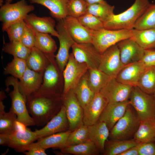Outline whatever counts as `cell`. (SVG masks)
<instances>
[{
  "mask_svg": "<svg viewBox=\"0 0 155 155\" xmlns=\"http://www.w3.org/2000/svg\"><path fill=\"white\" fill-rule=\"evenodd\" d=\"M61 98L36 93L26 98V105L35 125L45 126L60 111L63 104Z\"/></svg>",
  "mask_w": 155,
  "mask_h": 155,
  "instance_id": "6da1fadb",
  "label": "cell"
},
{
  "mask_svg": "<svg viewBox=\"0 0 155 155\" xmlns=\"http://www.w3.org/2000/svg\"><path fill=\"white\" fill-rule=\"evenodd\" d=\"M150 4L149 0H135L127 9L120 14H114L104 23V28L111 30L133 29L136 21Z\"/></svg>",
  "mask_w": 155,
  "mask_h": 155,
  "instance_id": "7a4b0ae2",
  "label": "cell"
},
{
  "mask_svg": "<svg viewBox=\"0 0 155 155\" xmlns=\"http://www.w3.org/2000/svg\"><path fill=\"white\" fill-rule=\"evenodd\" d=\"M17 79L12 76L7 78L5 84L7 86L6 90L8 91V86L13 87V90L9 94L11 100L10 111L17 116V121L27 127L35 125L32 118L30 115L26 105V97L21 92Z\"/></svg>",
  "mask_w": 155,
  "mask_h": 155,
  "instance_id": "3957f363",
  "label": "cell"
},
{
  "mask_svg": "<svg viewBox=\"0 0 155 155\" xmlns=\"http://www.w3.org/2000/svg\"><path fill=\"white\" fill-rule=\"evenodd\" d=\"M141 121L135 111L129 104L124 115L110 131L109 139L119 140L133 139Z\"/></svg>",
  "mask_w": 155,
  "mask_h": 155,
  "instance_id": "277c9868",
  "label": "cell"
},
{
  "mask_svg": "<svg viewBox=\"0 0 155 155\" xmlns=\"http://www.w3.org/2000/svg\"><path fill=\"white\" fill-rule=\"evenodd\" d=\"M131 36V30H111L103 28L92 31V43L100 54L120 41Z\"/></svg>",
  "mask_w": 155,
  "mask_h": 155,
  "instance_id": "5b68a950",
  "label": "cell"
},
{
  "mask_svg": "<svg viewBox=\"0 0 155 155\" xmlns=\"http://www.w3.org/2000/svg\"><path fill=\"white\" fill-rule=\"evenodd\" d=\"M34 9V6L28 4L26 0H20L13 3H5L0 8L2 31L5 32L10 25L24 20L28 13Z\"/></svg>",
  "mask_w": 155,
  "mask_h": 155,
  "instance_id": "8992f818",
  "label": "cell"
},
{
  "mask_svg": "<svg viewBox=\"0 0 155 155\" xmlns=\"http://www.w3.org/2000/svg\"><path fill=\"white\" fill-rule=\"evenodd\" d=\"M130 104L141 120L155 118V99L137 86L133 87L129 98Z\"/></svg>",
  "mask_w": 155,
  "mask_h": 155,
  "instance_id": "52a82bcc",
  "label": "cell"
},
{
  "mask_svg": "<svg viewBox=\"0 0 155 155\" xmlns=\"http://www.w3.org/2000/svg\"><path fill=\"white\" fill-rule=\"evenodd\" d=\"M46 55L50 63L44 71L41 86L36 93L49 97H60V94L56 89L60 80L59 72L61 71L55 59L54 54Z\"/></svg>",
  "mask_w": 155,
  "mask_h": 155,
  "instance_id": "ba28073f",
  "label": "cell"
},
{
  "mask_svg": "<svg viewBox=\"0 0 155 155\" xmlns=\"http://www.w3.org/2000/svg\"><path fill=\"white\" fill-rule=\"evenodd\" d=\"M88 69L86 64L77 61L72 53L70 54L68 62L63 71L64 84L63 96L76 87Z\"/></svg>",
  "mask_w": 155,
  "mask_h": 155,
  "instance_id": "9c48e42d",
  "label": "cell"
},
{
  "mask_svg": "<svg viewBox=\"0 0 155 155\" xmlns=\"http://www.w3.org/2000/svg\"><path fill=\"white\" fill-rule=\"evenodd\" d=\"M69 124V130L72 131L83 124V109L80 104L73 89L62 96Z\"/></svg>",
  "mask_w": 155,
  "mask_h": 155,
  "instance_id": "30bf717a",
  "label": "cell"
},
{
  "mask_svg": "<svg viewBox=\"0 0 155 155\" xmlns=\"http://www.w3.org/2000/svg\"><path fill=\"white\" fill-rule=\"evenodd\" d=\"M124 66L121 59L119 49L116 44L101 54L98 69L111 77L116 78Z\"/></svg>",
  "mask_w": 155,
  "mask_h": 155,
  "instance_id": "8fae6325",
  "label": "cell"
},
{
  "mask_svg": "<svg viewBox=\"0 0 155 155\" xmlns=\"http://www.w3.org/2000/svg\"><path fill=\"white\" fill-rule=\"evenodd\" d=\"M71 48L72 53L77 61L86 64L88 69H98L101 54L92 43H79L75 42Z\"/></svg>",
  "mask_w": 155,
  "mask_h": 155,
  "instance_id": "7c38bea8",
  "label": "cell"
},
{
  "mask_svg": "<svg viewBox=\"0 0 155 155\" xmlns=\"http://www.w3.org/2000/svg\"><path fill=\"white\" fill-rule=\"evenodd\" d=\"M59 36V48L55 56L56 61L61 72H63L68 62L70 48L75 42L64 27L62 20L58 21L56 26Z\"/></svg>",
  "mask_w": 155,
  "mask_h": 155,
  "instance_id": "4fadbf2b",
  "label": "cell"
},
{
  "mask_svg": "<svg viewBox=\"0 0 155 155\" xmlns=\"http://www.w3.org/2000/svg\"><path fill=\"white\" fill-rule=\"evenodd\" d=\"M133 87L112 78L100 92L108 102H121L129 100Z\"/></svg>",
  "mask_w": 155,
  "mask_h": 155,
  "instance_id": "5bb4252c",
  "label": "cell"
},
{
  "mask_svg": "<svg viewBox=\"0 0 155 155\" xmlns=\"http://www.w3.org/2000/svg\"><path fill=\"white\" fill-rule=\"evenodd\" d=\"M64 27L76 43H92V30L84 27L77 18L69 16L62 20Z\"/></svg>",
  "mask_w": 155,
  "mask_h": 155,
  "instance_id": "9a60e30c",
  "label": "cell"
},
{
  "mask_svg": "<svg viewBox=\"0 0 155 155\" xmlns=\"http://www.w3.org/2000/svg\"><path fill=\"white\" fill-rule=\"evenodd\" d=\"M69 127L65 108L63 104L59 112L44 127L36 129L34 132L38 138L63 132L69 129Z\"/></svg>",
  "mask_w": 155,
  "mask_h": 155,
  "instance_id": "2e32d148",
  "label": "cell"
},
{
  "mask_svg": "<svg viewBox=\"0 0 155 155\" xmlns=\"http://www.w3.org/2000/svg\"><path fill=\"white\" fill-rule=\"evenodd\" d=\"M117 44L121 61L124 65L141 60L144 50L131 38L123 40Z\"/></svg>",
  "mask_w": 155,
  "mask_h": 155,
  "instance_id": "e0dca14e",
  "label": "cell"
},
{
  "mask_svg": "<svg viewBox=\"0 0 155 155\" xmlns=\"http://www.w3.org/2000/svg\"><path fill=\"white\" fill-rule=\"evenodd\" d=\"M44 73L36 72L27 67L18 83L20 90L26 98L39 90L42 83Z\"/></svg>",
  "mask_w": 155,
  "mask_h": 155,
  "instance_id": "ac0fdd59",
  "label": "cell"
},
{
  "mask_svg": "<svg viewBox=\"0 0 155 155\" xmlns=\"http://www.w3.org/2000/svg\"><path fill=\"white\" fill-rule=\"evenodd\" d=\"M129 104V100L121 102H108L98 121L104 122L110 131L124 115Z\"/></svg>",
  "mask_w": 155,
  "mask_h": 155,
  "instance_id": "d6986e66",
  "label": "cell"
},
{
  "mask_svg": "<svg viewBox=\"0 0 155 155\" xmlns=\"http://www.w3.org/2000/svg\"><path fill=\"white\" fill-rule=\"evenodd\" d=\"M108 103L100 92L95 93L91 102L83 109V124L89 126L97 122Z\"/></svg>",
  "mask_w": 155,
  "mask_h": 155,
  "instance_id": "ffe728a7",
  "label": "cell"
},
{
  "mask_svg": "<svg viewBox=\"0 0 155 155\" xmlns=\"http://www.w3.org/2000/svg\"><path fill=\"white\" fill-rule=\"evenodd\" d=\"M38 137L35 132L26 127L25 129L16 130L9 135L7 146L17 152H24L28 145L34 142Z\"/></svg>",
  "mask_w": 155,
  "mask_h": 155,
  "instance_id": "44dd1931",
  "label": "cell"
},
{
  "mask_svg": "<svg viewBox=\"0 0 155 155\" xmlns=\"http://www.w3.org/2000/svg\"><path fill=\"white\" fill-rule=\"evenodd\" d=\"M24 20L34 32L50 34L57 38L59 36L55 28V21L50 17H40L32 13L28 14Z\"/></svg>",
  "mask_w": 155,
  "mask_h": 155,
  "instance_id": "7402d4cb",
  "label": "cell"
},
{
  "mask_svg": "<svg viewBox=\"0 0 155 155\" xmlns=\"http://www.w3.org/2000/svg\"><path fill=\"white\" fill-rule=\"evenodd\" d=\"M146 68L141 61L125 65L119 72L116 79L123 84L137 86L140 78Z\"/></svg>",
  "mask_w": 155,
  "mask_h": 155,
  "instance_id": "603a6c76",
  "label": "cell"
},
{
  "mask_svg": "<svg viewBox=\"0 0 155 155\" xmlns=\"http://www.w3.org/2000/svg\"><path fill=\"white\" fill-rule=\"evenodd\" d=\"M88 127L89 139L94 142L100 152L103 154L110 130L104 122L99 121Z\"/></svg>",
  "mask_w": 155,
  "mask_h": 155,
  "instance_id": "cb8c5ba5",
  "label": "cell"
},
{
  "mask_svg": "<svg viewBox=\"0 0 155 155\" xmlns=\"http://www.w3.org/2000/svg\"><path fill=\"white\" fill-rule=\"evenodd\" d=\"M31 4L44 6L50 11L51 16L58 21L68 16L67 6L68 0H28Z\"/></svg>",
  "mask_w": 155,
  "mask_h": 155,
  "instance_id": "d4e9b609",
  "label": "cell"
},
{
  "mask_svg": "<svg viewBox=\"0 0 155 155\" xmlns=\"http://www.w3.org/2000/svg\"><path fill=\"white\" fill-rule=\"evenodd\" d=\"M133 138L137 144L155 142V118L141 120Z\"/></svg>",
  "mask_w": 155,
  "mask_h": 155,
  "instance_id": "484cf974",
  "label": "cell"
},
{
  "mask_svg": "<svg viewBox=\"0 0 155 155\" xmlns=\"http://www.w3.org/2000/svg\"><path fill=\"white\" fill-rule=\"evenodd\" d=\"M71 131L69 130L38 138L37 142L45 150L51 148L61 149L67 146V139Z\"/></svg>",
  "mask_w": 155,
  "mask_h": 155,
  "instance_id": "4316f807",
  "label": "cell"
},
{
  "mask_svg": "<svg viewBox=\"0 0 155 155\" xmlns=\"http://www.w3.org/2000/svg\"><path fill=\"white\" fill-rule=\"evenodd\" d=\"M26 61L28 68L39 73H44L50 63L47 55L35 47L31 49Z\"/></svg>",
  "mask_w": 155,
  "mask_h": 155,
  "instance_id": "83f0119b",
  "label": "cell"
},
{
  "mask_svg": "<svg viewBox=\"0 0 155 155\" xmlns=\"http://www.w3.org/2000/svg\"><path fill=\"white\" fill-rule=\"evenodd\" d=\"M88 73L87 72L83 76L78 84L73 89L81 106L83 109L90 103L95 93L90 89L88 84Z\"/></svg>",
  "mask_w": 155,
  "mask_h": 155,
  "instance_id": "f1b7e54d",
  "label": "cell"
},
{
  "mask_svg": "<svg viewBox=\"0 0 155 155\" xmlns=\"http://www.w3.org/2000/svg\"><path fill=\"white\" fill-rule=\"evenodd\" d=\"M130 38L135 41L143 50L155 48V29L131 30Z\"/></svg>",
  "mask_w": 155,
  "mask_h": 155,
  "instance_id": "f546056e",
  "label": "cell"
},
{
  "mask_svg": "<svg viewBox=\"0 0 155 155\" xmlns=\"http://www.w3.org/2000/svg\"><path fill=\"white\" fill-rule=\"evenodd\" d=\"M138 144L133 138L128 140L109 139L105 142L104 155H119L129 148Z\"/></svg>",
  "mask_w": 155,
  "mask_h": 155,
  "instance_id": "4dcf8cb0",
  "label": "cell"
},
{
  "mask_svg": "<svg viewBox=\"0 0 155 155\" xmlns=\"http://www.w3.org/2000/svg\"><path fill=\"white\" fill-rule=\"evenodd\" d=\"M88 84L95 93L100 92L112 78L98 69H88Z\"/></svg>",
  "mask_w": 155,
  "mask_h": 155,
  "instance_id": "1f68e13d",
  "label": "cell"
},
{
  "mask_svg": "<svg viewBox=\"0 0 155 155\" xmlns=\"http://www.w3.org/2000/svg\"><path fill=\"white\" fill-rule=\"evenodd\" d=\"M5 106L0 101V134H10L16 130L17 116L13 112H6Z\"/></svg>",
  "mask_w": 155,
  "mask_h": 155,
  "instance_id": "d6a6232c",
  "label": "cell"
},
{
  "mask_svg": "<svg viewBox=\"0 0 155 155\" xmlns=\"http://www.w3.org/2000/svg\"><path fill=\"white\" fill-rule=\"evenodd\" d=\"M115 6L103 3L88 5L87 12L93 15L104 23L108 21L114 14Z\"/></svg>",
  "mask_w": 155,
  "mask_h": 155,
  "instance_id": "836d02e7",
  "label": "cell"
},
{
  "mask_svg": "<svg viewBox=\"0 0 155 155\" xmlns=\"http://www.w3.org/2000/svg\"><path fill=\"white\" fill-rule=\"evenodd\" d=\"M34 47L46 55L54 54L57 49L55 40L49 34L34 32Z\"/></svg>",
  "mask_w": 155,
  "mask_h": 155,
  "instance_id": "e575fe53",
  "label": "cell"
},
{
  "mask_svg": "<svg viewBox=\"0 0 155 155\" xmlns=\"http://www.w3.org/2000/svg\"><path fill=\"white\" fill-rule=\"evenodd\" d=\"M61 150L63 154L76 155H98L100 153L95 144L90 140L81 144L67 146Z\"/></svg>",
  "mask_w": 155,
  "mask_h": 155,
  "instance_id": "d590c367",
  "label": "cell"
},
{
  "mask_svg": "<svg viewBox=\"0 0 155 155\" xmlns=\"http://www.w3.org/2000/svg\"><path fill=\"white\" fill-rule=\"evenodd\" d=\"M137 86L146 93L153 94L155 91V67L145 68L140 78Z\"/></svg>",
  "mask_w": 155,
  "mask_h": 155,
  "instance_id": "8d00e7d4",
  "label": "cell"
},
{
  "mask_svg": "<svg viewBox=\"0 0 155 155\" xmlns=\"http://www.w3.org/2000/svg\"><path fill=\"white\" fill-rule=\"evenodd\" d=\"M134 29H155V4H150L135 23Z\"/></svg>",
  "mask_w": 155,
  "mask_h": 155,
  "instance_id": "74e56055",
  "label": "cell"
},
{
  "mask_svg": "<svg viewBox=\"0 0 155 155\" xmlns=\"http://www.w3.org/2000/svg\"><path fill=\"white\" fill-rule=\"evenodd\" d=\"M3 51L13 57L26 60L30 53L31 49L26 47L20 41H15L5 43Z\"/></svg>",
  "mask_w": 155,
  "mask_h": 155,
  "instance_id": "f35d334b",
  "label": "cell"
},
{
  "mask_svg": "<svg viewBox=\"0 0 155 155\" xmlns=\"http://www.w3.org/2000/svg\"><path fill=\"white\" fill-rule=\"evenodd\" d=\"M27 67L26 60L13 57L12 61L4 68L3 73L5 75L10 74L14 78L20 80Z\"/></svg>",
  "mask_w": 155,
  "mask_h": 155,
  "instance_id": "ab89813d",
  "label": "cell"
},
{
  "mask_svg": "<svg viewBox=\"0 0 155 155\" xmlns=\"http://www.w3.org/2000/svg\"><path fill=\"white\" fill-rule=\"evenodd\" d=\"M89 140L88 126L83 124L71 131L67 139V146L81 144Z\"/></svg>",
  "mask_w": 155,
  "mask_h": 155,
  "instance_id": "60d3db41",
  "label": "cell"
},
{
  "mask_svg": "<svg viewBox=\"0 0 155 155\" xmlns=\"http://www.w3.org/2000/svg\"><path fill=\"white\" fill-rule=\"evenodd\" d=\"M88 6L84 0H68L67 6L68 16L77 18L87 12Z\"/></svg>",
  "mask_w": 155,
  "mask_h": 155,
  "instance_id": "b9f144b4",
  "label": "cell"
},
{
  "mask_svg": "<svg viewBox=\"0 0 155 155\" xmlns=\"http://www.w3.org/2000/svg\"><path fill=\"white\" fill-rule=\"evenodd\" d=\"M26 23L24 20L13 24L5 30L10 42L20 41L24 32Z\"/></svg>",
  "mask_w": 155,
  "mask_h": 155,
  "instance_id": "7bdbcfd3",
  "label": "cell"
},
{
  "mask_svg": "<svg viewBox=\"0 0 155 155\" xmlns=\"http://www.w3.org/2000/svg\"><path fill=\"white\" fill-rule=\"evenodd\" d=\"M77 19L82 25L90 30H98L104 28V23L89 13L87 12Z\"/></svg>",
  "mask_w": 155,
  "mask_h": 155,
  "instance_id": "ee69618b",
  "label": "cell"
},
{
  "mask_svg": "<svg viewBox=\"0 0 155 155\" xmlns=\"http://www.w3.org/2000/svg\"><path fill=\"white\" fill-rule=\"evenodd\" d=\"M35 38L34 32L26 24L24 32L20 41L26 47L31 49L34 47Z\"/></svg>",
  "mask_w": 155,
  "mask_h": 155,
  "instance_id": "f6af8a7d",
  "label": "cell"
},
{
  "mask_svg": "<svg viewBox=\"0 0 155 155\" xmlns=\"http://www.w3.org/2000/svg\"><path fill=\"white\" fill-rule=\"evenodd\" d=\"M141 61L146 68L155 67V50L151 49L144 50L143 55Z\"/></svg>",
  "mask_w": 155,
  "mask_h": 155,
  "instance_id": "bcb514c9",
  "label": "cell"
},
{
  "mask_svg": "<svg viewBox=\"0 0 155 155\" xmlns=\"http://www.w3.org/2000/svg\"><path fill=\"white\" fill-rule=\"evenodd\" d=\"M45 150L38 142H33L28 145L23 153L26 155H46Z\"/></svg>",
  "mask_w": 155,
  "mask_h": 155,
  "instance_id": "7dc6e473",
  "label": "cell"
},
{
  "mask_svg": "<svg viewBox=\"0 0 155 155\" xmlns=\"http://www.w3.org/2000/svg\"><path fill=\"white\" fill-rule=\"evenodd\" d=\"M137 146L139 155H155V142L138 144Z\"/></svg>",
  "mask_w": 155,
  "mask_h": 155,
  "instance_id": "c3c4849f",
  "label": "cell"
},
{
  "mask_svg": "<svg viewBox=\"0 0 155 155\" xmlns=\"http://www.w3.org/2000/svg\"><path fill=\"white\" fill-rule=\"evenodd\" d=\"M119 155H139L137 145L129 148Z\"/></svg>",
  "mask_w": 155,
  "mask_h": 155,
  "instance_id": "681fc988",
  "label": "cell"
},
{
  "mask_svg": "<svg viewBox=\"0 0 155 155\" xmlns=\"http://www.w3.org/2000/svg\"><path fill=\"white\" fill-rule=\"evenodd\" d=\"M9 135L8 134H0V144L3 146H7L9 142Z\"/></svg>",
  "mask_w": 155,
  "mask_h": 155,
  "instance_id": "f907efd6",
  "label": "cell"
},
{
  "mask_svg": "<svg viewBox=\"0 0 155 155\" xmlns=\"http://www.w3.org/2000/svg\"><path fill=\"white\" fill-rule=\"evenodd\" d=\"M88 4L91 5L97 3H102L104 2V0H84Z\"/></svg>",
  "mask_w": 155,
  "mask_h": 155,
  "instance_id": "816d5d0a",
  "label": "cell"
},
{
  "mask_svg": "<svg viewBox=\"0 0 155 155\" xmlns=\"http://www.w3.org/2000/svg\"><path fill=\"white\" fill-rule=\"evenodd\" d=\"M6 97V96L3 91L1 90L0 92V101H2Z\"/></svg>",
  "mask_w": 155,
  "mask_h": 155,
  "instance_id": "f5cc1de1",
  "label": "cell"
},
{
  "mask_svg": "<svg viewBox=\"0 0 155 155\" xmlns=\"http://www.w3.org/2000/svg\"><path fill=\"white\" fill-rule=\"evenodd\" d=\"M13 0H5L6 3H11Z\"/></svg>",
  "mask_w": 155,
  "mask_h": 155,
  "instance_id": "db71d44e",
  "label": "cell"
},
{
  "mask_svg": "<svg viewBox=\"0 0 155 155\" xmlns=\"http://www.w3.org/2000/svg\"><path fill=\"white\" fill-rule=\"evenodd\" d=\"M3 1L4 0H0V6L1 7L3 5Z\"/></svg>",
  "mask_w": 155,
  "mask_h": 155,
  "instance_id": "11a10c76",
  "label": "cell"
},
{
  "mask_svg": "<svg viewBox=\"0 0 155 155\" xmlns=\"http://www.w3.org/2000/svg\"><path fill=\"white\" fill-rule=\"evenodd\" d=\"M154 97V98L155 99V91L154 92V93L153 94Z\"/></svg>",
  "mask_w": 155,
  "mask_h": 155,
  "instance_id": "9f6ffc18",
  "label": "cell"
}]
</instances>
